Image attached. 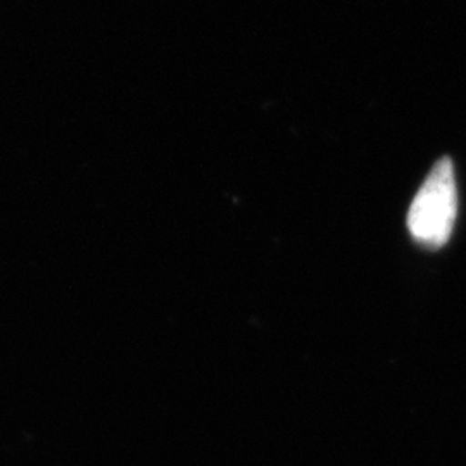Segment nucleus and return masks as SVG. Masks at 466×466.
Instances as JSON below:
<instances>
[{"label": "nucleus", "instance_id": "nucleus-1", "mask_svg": "<svg viewBox=\"0 0 466 466\" xmlns=\"http://www.w3.org/2000/svg\"><path fill=\"white\" fill-rule=\"evenodd\" d=\"M458 217V188L450 157L433 165L408 211V228L415 242L439 249L450 240Z\"/></svg>", "mask_w": 466, "mask_h": 466}]
</instances>
